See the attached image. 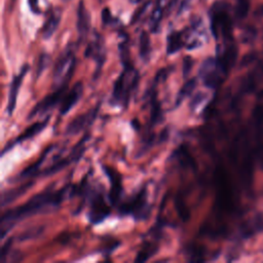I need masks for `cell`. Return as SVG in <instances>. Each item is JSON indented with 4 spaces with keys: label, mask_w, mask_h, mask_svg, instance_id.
Here are the masks:
<instances>
[{
    "label": "cell",
    "mask_w": 263,
    "mask_h": 263,
    "mask_svg": "<svg viewBox=\"0 0 263 263\" xmlns=\"http://www.w3.org/2000/svg\"><path fill=\"white\" fill-rule=\"evenodd\" d=\"M71 191L70 184L60 189L46 188L43 191L33 195L25 203L7 210L1 217L0 231L1 237L4 236L20 222L30 217L54 212L66 199L67 193Z\"/></svg>",
    "instance_id": "cell-1"
},
{
    "label": "cell",
    "mask_w": 263,
    "mask_h": 263,
    "mask_svg": "<svg viewBox=\"0 0 263 263\" xmlns=\"http://www.w3.org/2000/svg\"><path fill=\"white\" fill-rule=\"evenodd\" d=\"M119 52L122 70L113 83L110 104L116 107L126 108L132 96L138 88L140 74L134 67L129 58V50L126 42H122L119 45Z\"/></svg>",
    "instance_id": "cell-2"
},
{
    "label": "cell",
    "mask_w": 263,
    "mask_h": 263,
    "mask_svg": "<svg viewBox=\"0 0 263 263\" xmlns=\"http://www.w3.org/2000/svg\"><path fill=\"white\" fill-rule=\"evenodd\" d=\"M75 194H82L83 198L89 200V211L87 214L89 223L96 225L102 223L110 215V208L107 204L105 194L102 190L89 188L86 180L81 182L80 187L76 188Z\"/></svg>",
    "instance_id": "cell-3"
},
{
    "label": "cell",
    "mask_w": 263,
    "mask_h": 263,
    "mask_svg": "<svg viewBox=\"0 0 263 263\" xmlns=\"http://www.w3.org/2000/svg\"><path fill=\"white\" fill-rule=\"evenodd\" d=\"M117 206L119 214L123 216H130L135 221L147 220L151 213V205L148 201L147 189L141 188L124 201H120Z\"/></svg>",
    "instance_id": "cell-4"
},
{
    "label": "cell",
    "mask_w": 263,
    "mask_h": 263,
    "mask_svg": "<svg viewBox=\"0 0 263 263\" xmlns=\"http://www.w3.org/2000/svg\"><path fill=\"white\" fill-rule=\"evenodd\" d=\"M88 139H89V134L86 133L76 143V145L71 149V151L68 153V155L61 157V155L59 154L58 156L53 157L52 162L48 166L40 170L37 177L52 176V175L59 173L60 171L64 170L66 166L70 165L71 163L78 162L83 157V154L86 150V143L88 142Z\"/></svg>",
    "instance_id": "cell-5"
},
{
    "label": "cell",
    "mask_w": 263,
    "mask_h": 263,
    "mask_svg": "<svg viewBox=\"0 0 263 263\" xmlns=\"http://www.w3.org/2000/svg\"><path fill=\"white\" fill-rule=\"evenodd\" d=\"M76 66V57L74 49L71 46L65 48V50L59 57L52 72V88L68 87L69 81L73 77Z\"/></svg>",
    "instance_id": "cell-6"
},
{
    "label": "cell",
    "mask_w": 263,
    "mask_h": 263,
    "mask_svg": "<svg viewBox=\"0 0 263 263\" xmlns=\"http://www.w3.org/2000/svg\"><path fill=\"white\" fill-rule=\"evenodd\" d=\"M67 90H68V87L52 88L51 92L46 95L32 108V110L28 115V119H31L36 116L46 115L48 112L54 109L59 104H61Z\"/></svg>",
    "instance_id": "cell-7"
},
{
    "label": "cell",
    "mask_w": 263,
    "mask_h": 263,
    "mask_svg": "<svg viewBox=\"0 0 263 263\" xmlns=\"http://www.w3.org/2000/svg\"><path fill=\"white\" fill-rule=\"evenodd\" d=\"M101 105L102 101L98 102L92 108H90L86 112L74 117L66 126L65 134L67 136H74L90 127L99 115Z\"/></svg>",
    "instance_id": "cell-8"
},
{
    "label": "cell",
    "mask_w": 263,
    "mask_h": 263,
    "mask_svg": "<svg viewBox=\"0 0 263 263\" xmlns=\"http://www.w3.org/2000/svg\"><path fill=\"white\" fill-rule=\"evenodd\" d=\"M50 120V116L46 115L42 120L40 121H37L31 125H29L22 134H20L17 137L13 138L12 140H10L9 142H7V144L3 147L2 149V155H4L7 151L11 150L14 146L21 144V143H24L28 140H31L33 138H35L37 135H39L48 124Z\"/></svg>",
    "instance_id": "cell-9"
},
{
    "label": "cell",
    "mask_w": 263,
    "mask_h": 263,
    "mask_svg": "<svg viewBox=\"0 0 263 263\" xmlns=\"http://www.w3.org/2000/svg\"><path fill=\"white\" fill-rule=\"evenodd\" d=\"M220 72L224 71L221 68L218 60L210 58L204 60L201 64L199 69V76L202 79L204 85L210 88H215L220 83Z\"/></svg>",
    "instance_id": "cell-10"
},
{
    "label": "cell",
    "mask_w": 263,
    "mask_h": 263,
    "mask_svg": "<svg viewBox=\"0 0 263 263\" xmlns=\"http://www.w3.org/2000/svg\"><path fill=\"white\" fill-rule=\"evenodd\" d=\"M29 69H30L29 64H25L22 67V69L20 70V72L16 75L13 76V78H12L10 84H9L8 95H7V105H6V112L9 116H11L14 112L16 102H17V96H18V92H20V88L22 86L23 79L25 78Z\"/></svg>",
    "instance_id": "cell-11"
},
{
    "label": "cell",
    "mask_w": 263,
    "mask_h": 263,
    "mask_svg": "<svg viewBox=\"0 0 263 263\" xmlns=\"http://www.w3.org/2000/svg\"><path fill=\"white\" fill-rule=\"evenodd\" d=\"M84 54L86 58H91L96 62L97 68L95 71V78H97L98 75H100L106 61V49L101 36H97L96 40L91 41L87 45Z\"/></svg>",
    "instance_id": "cell-12"
},
{
    "label": "cell",
    "mask_w": 263,
    "mask_h": 263,
    "mask_svg": "<svg viewBox=\"0 0 263 263\" xmlns=\"http://www.w3.org/2000/svg\"><path fill=\"white\" fill-rule=\"evenodd\" d=\"M103 171L105 172V175L110 180V184H111V189L108 193V199L112 205L117 206L121 201V197L123 193L121 176L118 173H116L113 168L106 165H103Z\"/></svg>",
    "instance_id": "cell-13"
},
{
    "label": "cell",
    "mask_w": 263,
    "mask_h": 263,
    "mask_svg": "<svg viewBox=\"0 0 263 263\" xmlns=\"http://www.w3.org/2000/svg\"><path fill=\"white\" fill-rule=\"evenodd\" d=\"M82 95H83V84L81 81H77L71 87V89L67 90V92L65 93L60 104L61 116L68 114L73 109V107L80 101Z\"/></svg>",
    "instance_id": "cell-14"
},
{
    "label": "cell",
    "mask_w": 263,
    "mask_h": 263,
    "mask_svg": "<svg viewBox=\"0 0 263 263\" xmlns=\"http://www.w3.org/2000/svg\"><path fill=\"white\" fill-rule=\"evenodd\" d=\"M53 149H54V145H50V146L46 147V148L42 151L40 157H39L35 162H33L32 164H30L29 166H27L26 168H24L17 176H15V177H14V180H15V181H16V180H17V181H25V180H32V179L37 178V175H38V173L40 172L42 164H43L44 161L46 160L48 154H49Z\"/></svg>",
    "instance_id": "cell-15"
},
{
    "label": "cell",
    "mask_w": 263,
    "mask_h": 263,
    "mask_svg": "<svg viewBox=\"0 0 263 263\" xmlns=\"http://www.w3.org/2000/svg\"><path fill=\"white\" fill-rule=\"evenodd\" d=\"M185 33L181 31H173L168 34L166 39V52L167 54H174L178 52L182 47L186 46Z\"/></svg>",
    "instance_id": "cell-16"
},
{
    "label": "cell",
    "mask_w": 263,
    "mask_h": 263,
    "mask_svg": "<svg viewBox=\"0 0 263 263\" xmlns=\"http://www.w3.org/2000/svg\"><path fill=\"white\" fill-rule=\"evenodd\" d=\"M34 184L33 180H29L26 183H24L23 185L13 188V189H9L3 192L2 194V198H1V204L2 206H5L9 203H11L12 201H14L16 198H18L20 196H22L23 194H25Z\"/></svg>",
    "instance_id": "cell-17"
},
{
    "label": "cell",
    "mask_w": 263,
    "mask_h": 263,
    "mask_svg": "<svg viewBox=\"0 0 263 263\" xmlns=\"http://www.w3.org/2000/svg\"><path fill=\"white\" fill-rule=\"evenodd\" d=\"M89 26H90L89 14L83 5V2H80L79 8H78V22H77V28H78L80 38L84 39L86 37L89 31Z\"/></svg>",
    "instance_id": "cell-18"
},
{
    "label": "cell",
    "mask_w": 263,
    "mask_h": 263,
    "mask_svg": "<svg viewBox=\"0 0 263 263\" xmlns=\"http://www.w3.org/2000/svg\"><path fill=\"white\" fill-rule=\"evenodd\" d=\"M60 21H61L60 12H52L50 14V16L47 18V21L45 22L41 30V35L44 39H48L53 35V33L59 27Z\"/></svg>",
    "instance_id": "cell-19"
},
{
    "label": "cell",
    "mask_w": 263,
    "mask_h": 263,
    "mask_svg": "<svg viewBox=\"0 0 263 263\" xmlns=\"http://www.w3.org/2000/svg\"><path fill=\"white\" fill-rule=\"evenodd\" d=\"M139 54L140 58L147 63L151 57V42L150 37L146 31H142L140 35V43H139Z\"/></svg>",
    "instance_id": "cell-20"
},
{
    "label": "cell",
    "mask_w": 263,
    "mask_h": 263,
    "mask_svg": "<svg viewBox=\"0 0 263 263\" xmlns=\"http://www.w3.org/2000/svg\"><path fill=\"white\" fill-rule=\"evenodd\" d=\"M195 86H196V78H191L188 81H186L183 84V86L180 88L179 92L177 93V97L175 100V107H178L185 99H187L192 93Z\"/></svg>",
    "instance_id": "cell-21"
},
{
    "label": "cell",
    "mask_w": 263,
    "mask_h": 263,
    "mask_svg": "<svg viewBox=\"0 0 263 263\" xmlns=\"http://www.w3.org/2000/svg\"><path fill=\"white\" fill-rule=\"evenodd\" d=\"M250 10V2L249 0H238L235 6V16L238 20L245 18Z\"/></svg>",
    "instance_id": "cell-22"
},
{
    "label": "cell",
    "mask_w": 263,
    "mask_h": 263,
    "mask_svg": "<svg viewBox=\"0 0 263 263\" xmlns=\"http://www.w3.org/2000/svg\"><path fill=\"white\" fill-rule=\"evenodd\" d=\"M161 16H162V10H161V8L158 5L157 8L153 11V14H152V17H151V23H150V27H151V30L153 32L158 30Z\"/></svg>",
    "instance_id": "cell-23"
},
{
    "label": "cell",
    "mask_w": 263,
    "mask_h": 263,
    "mask_svg": "<svg viewBox=\"0 0 263 263\" xmlns=\"http://www.w3.org/2000/svg\"><path fill=\"white\" fill-rule=\"evenodd\" d=\"M50 62V57L47 53H42L39 58L38 66H37V71H36V76H40V74L47 68L48 64Z\"/></svg>",
    "instance_id": "cell-24"
},
{
    "label": "cell",
    "mask_w": 263,
    "mask_h": 263,
    "mask_svg": "<svg viewBox=\"0 0 263 263\" xmlns=\"http://www.w3.org/2000/svg\"><path fill=\"white\" fill-rule=\"evenodd\" d=\"M192 59L190 57H185L184 62H183V74L184 76H186L188 74V72H190L191 68H192Z\"/></svg>",
    "instance_id": "cell-25"
},
{
    "label": "cell",
    "mask_w": 263,
    "mask_h": 263,
    "mask_svg": "<svg viewBox=\"0 0 263 263\" xmlns=\"http://www.w3.org/2000/svg\"><path fill=\"white\" fill-rule=\"evenodd\" d=\"M102 18H103V22L105 25H109L112 22V16H111L109 8H104V10L102 12Z\"/></svg>",
    "instance_id": "cell-26"
},
{
    "label": "cell",
    "mask_w": 263,
    "mask_h": 263,
    "mask_svg": "<svg viewBox=\"0 0 263 263\" xmlns=\"http://www.w3.org/2000/svg\"><path fill=\"white\" fill-rule=\"evenodd\" d=\"M147 4H148V2L145 3V5H143L140 9L137 10V12H136V13L134 14V16H133V23L137 22V20H139V18L141 17V15L143 14V12L145 11V9H146V7H147Z\"/></svg>",
    "instance_id": "cell-27"
},
{
    "label": "cell",
    "mask_w": 263,
    "mask_h": 263,
    "mask_svg": "<svg viewBox=\"0 0 263 263\" xmlns=\"http://www.w3.org/2000/svg\"><path fill=\"white\" fill-rule=\"evenodd\" d=\"M29 1V5H30V8L33 12L37 13L39 11V8H38V0H28Z\"/></svg>",
    "instance_id": "cell-28"
},
{
    "label": "cell",
    "mask_w": 263,
    "mask_h": 263,
    "mask_svg": "<svg viewBox=\"0 0 263 263\" xmlns=\"http://www.w3.org/2000/svg\"><path fill=\"white\" fill-rule=\"evenodd\" d=\"M190 2H191V0H183V1H182V3H181V7H180L179 12L183 11V10L185 9V7L188 5V3H190Z\"/></svg>",
    "instance_id": "cell-29"
},
{
    "label": "cell",
    "mask_w": 263,
    "mask_h": 263,
    "mask_svg": "<svg viewBox=\"0 0 263 263\" xmlns=\"http://www.w3.org/2000/svg\"><path fill=\"white\" fill-rule=\"evenodd\" d=\"M130 2H133V3H139V2H141L142 0H129Z\"/></svg>",
    "instance_id": "cell-30"
},
{
    "label": "cell",
    "mask_w": 263,
    "mask_h": 263,
    "mask_svg": "<svg viewBox=\"0 0 263 263\" xmlns=\"http://www.w3.org/2000/svg\"><path fill=\"white\" fill-rule=\"evenodd\" d=\"M63 1H70V0H63Z\"/></svg>",
    "instance_id": "cell-31"
}]
</instances>
